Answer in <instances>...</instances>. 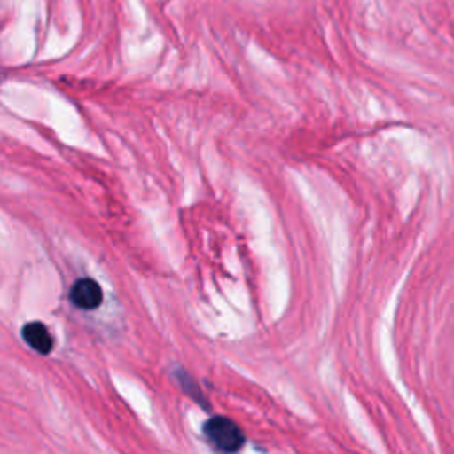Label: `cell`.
Here are the masks:
<instances>
[{
	"label": "cell",
	"instance_id": "obj_2",
	"mask_svg": "<svg viewBox=\"0 0 454 454\" xmlns=\"http://www.w3.org/2000/svg\"><path fill=\"white\" fill-rule=\"evenodd\" d=\"M69 301L82 310H94L103 301L101 286L94 278H78L69 289Z\"/></svg>",
	"mask_w": 454,
	"mask_h": 454
},
{
	"label": "cell",
	"instance_id": "obj_3",
	"mask_svg": "<svg viewBox=\"0 0 454 454\" xmlns=\"http://www.w3.org/2000/svg\"><path fill=\"white\" fill-rule=\"evenodd\" d=\"M21 337L39 355H48L53 349V337L46 325L39 321L25 323L21 328Z\"/></svg>",
	"mask_w": 454,
	"mask_h": 454
},
{
	"label": "cell",
	"instance_id": "obj_4",
	"mask_svg": "<svg viewBox=\"0 0 454 454\" xmlns=\"http://www.w3.org/2000/svg\"><path fill=\"white\" fill-rule=\"evenodd\" d=\"M360 9H362V14H367L372 18H380L385 14L383 0H360Z\"/></svg>",
	"mask_w": 454,
	"mask_h": 454
},
{
	"label": "cell",
	"instance_id": "obj_1",
	"mask_svg": "<svg viewBox=\"0 0 454 454\" xmlns=\"http://www.w3.org/2000/svg\"><path fill=\"white\" fill-rule=\"evenodd\" d=\"M202 434L213 450L223 454H234L247 443L245 431L227 415H211L202 424Z\"/></svg>",
	"mask_w": 454,
	"mask_h": 454
}]
</instances>
